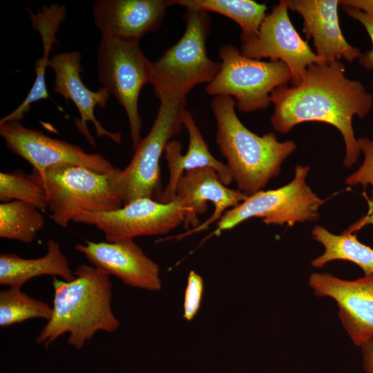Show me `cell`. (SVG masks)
<instances>
[{
    "label": "cell",
    "mask_w": 373,
    "mask_h": 373,
    "mask_svg": "<svg viewBox=\"0 0 373 373\" xmlns=\"http://www.w3.org/2000/svg\"><path fill=\"white\" fill-rule=\"evenodd\" d=\"M357 142L364 160L358 169L346 178L345 183L349 186L370 184L373 188V139L363 137L357 139Z\"/></svg>",
    "instance_id": "27"
},
{
    "label": "cell",
    "mask_w": 373,
    "mask_h": 373,
    "mask_svg": "<svg viewBox=\"0 0 373 373\" xmlns=\"http://www.w3.org/2000/svg\"><path fill=\"white\" fill-rule=\"evenodd\" d=\"M360 347L364 373H373V338L364 343Z\"/></svg>",
    "instance_id": "31"
},
{
    "label": "cell",
    "mask_w": 373,
    "mask_h": 373,
    "mask_svg": "<svg viewBox=\"0 0 373 373\" xmlns=\"http://www.w3.org/2000/svg\"><path fill=\"white\" fill-rule=\"evenodd\" d=\"M364 197L367 200L368 204V211L367 213L362 217L359 220L352 224L346 231L350 233H354L359 231L363 227L368 224H373V188L370 196L365 193Z\"/></svg>",
    "instance_id": "30"
},
{
    "label": "cell",
    "mask_w": 373,
    "mask_h": 373,
    "mask_svg": "<svg viewBox=\"0 0 373 373\" xmlns=\"http://www.w3.org/2000/svg\"><path fill=\"white\" fill-rule=\"evenodd\" d=\"M346 13L352 19L359 21L365 28L372 42V50L362 54L358 62L367 70H373V16L352 8L344 7Z\"/></svg>",
    "instance_id": "29"
},
{
    "label": "cell",
    "mask_w": 373,
    "mask_h": 373,
    "mask_svg": "<svg viewBox=\"0 0 373 373\" xmlns=\"http://www.w3.org/2000/svg\"><path fill=\"white\" fill-rule=\"evenodd\" d=\"M289 10L303 19V31L307 40L313 39L316 54L323 61H348L359 59L361 50L345 39L339 26L338 0H287Z\"/></svg>",
    "instance_id": "18"
},
{
    "label": "cell",
    "mask_w": 373,
    "mask_h": 373,
    "mask_svg": "<svg viewBox=\"0 0 373 373\" xmlns=\"http://www.w3.org/2000/svg\"><path fill=\"white\" fill-rule=\"evenodd\" d=\"M47 251L38 258L27 259L15 254L0 255V284L9 287H21L30 279L44 276H59L66 281L75 278L69 262L54 239L47 241Z\"/></svg>",
    "instance_id": "21"
},
{
    "label": "cell",
    "mask_w": 373,
    "mask_h": 373,
    "mask_svg": "<svg viewBox=\"0 0 373 373\" xmlns=\"http://www.w3.org/2000/svg\"><path fill=\"white\" fill-rule=\"evenodd\" d=\"M173 3L186 9L216 12L232 19L241 28L242 43L258 34L267 10L265 3L251 0H173Z\"/></svg>",
    "instance_id": "23"
},
{
    "label": "cell",
    "mask_w": 373,
    "mask_h": 373,
    "mask_svg": "<svg viewBox=\"0 0 373 373\" xmlns=\"http://www.w3.org/2000/svg\"><path fill=\"white\" fill-rule=\"evenodd\" d=\"M32 27L36 30L41 39L43 55L35 62V79L22 103L12 112L2 117L0 123L8 122H21L30 110L33 103L49 97L46 85V69L49 66V55L53 46L59 45L56 38L61 23L66 17L65 6L58 3H51L37 8L34 12L31 9H26Z\"/></svg>",
    "instance_id": "20"
},
{
    "label": "cell",
    "mask_w": 373,
    "mask_h": 373,
    "mask_svg": "<svg viewBox=\"0 0 373 373\" xmlns=\"http://www.w3.org/2000/svg\"><path fill=\"white\" fill-rule=\"evenodd\" d=\"M82 59L81 53L76 50L60 52L50 58L49 66L55 73L53 91L75 104L80 117L75 119V125L89 144L95 145L87 126L88 122L93 124L99 137H108L119 144L121 134L104 128L94 115L97 106L99 108L106 106L111 94L103 86L93 91L84 84L80 75L83 71Z\"/></svg>",
    "instance_id": "15"
},
{
    "label": "cell",
    "mask_w": 373,
    "mask_h": 373,
    "mask_svg": "<svg viewBox=\"0 0 373 373\" xmlns=\"http://www.w3.org/2000/svg\"><path fill=\"white\" fill-rule=\"evenodd\" d=\"M75 249L92 265L115 276L128 286L149 291H158L162 287L158 265L133 240H84V243H77Z\"/></svg>",
    "instance_id": "16"
},
{
    "label": "cell",
    "mask_w": 373,
    "mask_h": 373,
    "mask_svg": "<svg viewBox=\"0 0 373 373\" xmlns=\"http://www.w3.org/2000/svg\"><path fill=\"white\" fill-rule=\"evenodd\" d=\"M308 283L316 296L336 301L342 325L355 345L373 338V274L350 280L314 272Z\"/></svg>",
    "instance_id": "14"
},
{
    "label": "cell",
    "mask_w": 373,
    "mask_h": 373,
    "mask_svg": "<svg viewBox=\"0 0 373 373\" xmlns=\"http://www.w3.org/2000/svg\"><path fill=\"white\" fill-rule=\"evenodd\" d=\"M312 234L324 247L323 254L312 260V267L321 268L333 260H347L358 265L364 275L373 274V249L361 243L352 233L345 230L336 235L317 225Z\"/></svg>",
    "instance_id": "22"
},
{
    "label": "cell",
    "mask_w": 373,
    "mask_h": 373,
    "mask_svg": "<svg viewBox=\"0 0 373 373\" xmlns=\"http://www.w3.org/2000/svg\"><path fill=\"white\" fill-rule=\"evenodd\" d=\"M149 134L141 140L129 164L122 170L118 189L125 205L139 198L158 201L162 193L160 160L171 139L181 130L186 98H162Z\"/></svg>",
    "instance_id": "8"
},
{
    "label": "cell",
    "mask_w": 373,
    "mask_h": 373,
    "mask_svg": "<svg viewBox=\"0 0 373 373\" xmlns=\"http://www.w3.org/2000/svg\"><path fill=\"white\" fill-rule=\"evenodd\" d=\"M309 171L307 166L297 165L294 178L287 184L268 191H259L247 196L238 206L224 212L217 224L216 233L229 230L253 217L262 218L266 224L314 221L325 200L319 198L306 184Z\"/></svg>",
    "instance_id": "9"
},
{
    "label": "cell",
    "mask_w": 373,
    "mask_h": 373,
    "mask_svg": "<svg viewBox=\"0 0 373 373\" xmlns=\"http://www.w3.org/2000/svg\"><path fill=\"white\" fill-rule=\"evenodd\" d=\"M184 19L186 28L180 39L151 61L150 84L159 99L186 98L195 86L211 82L221 68V63L212 61L207 53L208 12L186 9Z\"/></svg>",
    "instance_id": "4"
},
{
    "label": "cell",
    "mask_w": 373,
    "mask_h": 373,
    "mask_svg": "<svg viewBox=\"0 0 373 373\" xmlns=\"http://www.w3.org/2000/svg\"><path fill=\"white\" fill-rule=\"evenodd\" d=\"M339 3L344 7L352 8L373 16V0H342Z\"/></svg>",
    "instance_id": "32"
},
{
    "label": "cell",
    "mask_w": 373,
    "mask_h": 373,
    "mask_svg": "<svg viewBox=\"0 0 373 373\" xmlns=\"http://www.w3.org/2000/svg\"><path fill=\"white\" fill-rule=\"evenodd\" d=\"M12 200L27 202L45 212L48 207V193L39 172L27 174L20 169L0 173V201Z\"/></svg>",
    "instance_id": "25"
},
{
    "label": "cell",
    "mask_w": 373,
    "mask_h": 373,
    "mask_svg": "<svg viewBox=\"0 0 373 373\" xmlns=\"http://www.w3.org/2000/svg\"><path fill=\"white\" fill-rule=\"evenodd\" d=\"M211 106L216 120V143L233 180L239 191L252 195L280 173L296 145L290 140L279 142L271 132L262 136L251 132L238 117L231 97L216 96Z\"/></svg>",
    "instance_id": "3"
},
{
    "label": "cell",
    "mask_w": 373,
    "mask_h": 373,
    "mask_svg": "<svg viewBox=\"0 0 373 373\" xmlns=\"http://www.w3.org/2000/svg\"><path fill=\"white\" fill-rule=\"evenodd\" d=\"M247 197L239 190L228 188L212 168L185 172L178 181L175 196L186 211L184 228H193L184 234L207 229L227 209L238 206Z\"/></svg>",
    "instance_id": "13"
},
{
    "label": "cell",
    "mask_w": 373,
    "mask_h": 373,
    "mask_svg": "<svg viewBox=\"0 0 373 373\" xmlns=\"http://www.w3.org/2000/svg\"><path fill=\"white\" fill-rule=\"evenodd\" d=\"M287 0L280 1L266 15L258 34L242 43V55L280 61L289 69L291 84H300L308 66L323 61L297 32L288 15Z\"/></svg>",
    "instance_id": "11"
},
{
    "label": "cell",
    "mask_w": 373,
    "mask_h": 373,
    "mask_svg": "<svg viewBox=\"0 0 373 373\" xmlns=\"http://www.w3.org/2000/svg\"><path fill=\"white\" fill-rule=\"evenodd\" d=\"M203 289L201 276L194 271H191L187 278L183 304V316L187 321L192 320L196 315L201 304Z\"/></svg>",
    "instance_id": "28"
},
{
    "label": "cell",
    "mask_w": 373,
    "mask_h": 373,
    "mask_svg": "<svg viewBox=\"0 0 373 373\" xmlns=\"http://www.w3.org/2000/svg\"><path fill=\"white\" fill-rule=\"evenodd\" d=\"M221 68L205 88L208 95L235 98L242 113L263 110L270 105V94L291 81L289 68L280 61H262L247 57L233 45L219 50Z\"/></svg>",
    "instance_id": "6"
},
{
    "label": "cell",
    "mask_w": 373,
    "mask_h": 373,
    "mask_svg": "<svg viewBox=\"0 0 373 373\" xmlns=\"http://www.w3.org/2000/svg\"><path fill=\"white\" fill-rule=\"evenodd\" d=\"M186 212L176 199L162 203L144 198L108 212H82L73 222L95 226L106 242H116L166 234L184 222Z\"/></svg>",
    "instance_id": "10"
},
{
    "label": "cell",
    "mask_w": 373,
    "mask_h": 373,
    "mask_svg": "<svg viewBox=\"0 0 373 373\" xmlns=\"http://www.w3.org/2000/svg\"><path fill=\"white\" fill-rule=\"evenodd\" d=\"M121 171L115 167L99 173L73 165L47 169L41 175L51 219L65 228L82 212H108L122 207L117 184Z\"/></svg>",
    "instance_id": "5"
},
{
    "label": "cell",
    "mask_w": 373,
    "mask_h": 373,
    "mask_svg": "<svg viewBox=\"0 0 373 373\" xmlns=\"http://www.w3.org/2000/svg\"><path fill=\"white\" fill-rule=\"evenodd\" d=\"M42 211L25 202L0 204V238L30 243L44 228Z\"/></svg>",
    "instance_id": "24"
},
{
    "label": "cell",
    "mask_w": 373,
    "mask_h": 373,
    "mask_svg": "<svg viewBox=\"0 0 373 373\" xmlns=\"http://www.w3.org/2000/svg\"><path fill=\"white\" fill-rule=\"evenodd\" d=\"M173 0H97L93 8L102 36L138 41L155 31Z\"/></svg>",
    "instance_id": "17"
},
{
    "label": "cell",
    "mask_w": 373,
    "mask_h": 373,
    "mask_svg": "<svg viewBox=\"0 0 373 373\" xmlns=\"http://www.w3.org/2000/svg\"><path fill=\"white\" fill-rule=\"evenodd\" d=\"M0 135L8 149L26 160L41 175L47 169L57 166H79L99 173L115 169L101 154L88 153L77 145L28 128L21 122L0 123Z\"/></svg>",
    "instance_id": "12"
},
{
    "label": "cell",
    "mask_w": 373,
    "mask_h": 373,
    "mask_svg": "<svg viewBox=\"0 0 373 373\" xmlns=\"http://www.w3.org/2000/svg\"><path fill=\"white\" fill-rule=\"evenodd\" d=\"M340 61H322L308 66L299 84H286L270 94L274 111V128L282 133L305 122H322L336 127L343 137L346 153L343 164L350 167L361 151L352 127L356 115L365 117L372 109L373 95L357 80L345 77Z\"/></svg>",
    "instance_id": "1"
},
{
    "label": "cell",
    "mask_w": 373,
    "mask_h": 373,
    "mask_svg": "<svg viewBox=\"0 0 373 373\" xmlns=\"http://www.w3.org/2000/svg\"><path fill=\"white\" fill-rule=\"evenodd\" d=\"M96 61L99 82L127 115L132 149L135 151L142 140L138 99L143 86L151 82V61L144 54L138 41L102 35Z\"/></svg>",
    "instance_id": "7"
},
{
    "label": "cell",
    "mask_w": 373,
    "mask_h": 373,
    "mask_svg": "<svg viewBox=\"0 0 373 373\" xmlns=\"http://www.w3.org/2000/svg\"><path fill=\"white\" fill-rule=\"evenodd\" d=\"M182 124L189 133L188 150L185 155H182V144L177 140H171L165 148L169 179L158 200V202L162 203H169L175 199L177 184L184 171L210 167L216 171L226 186L233 181L227 164L216 159L210 153L191 114L186 109L182 115Z\"/></svg>",
    "instance_id": "19"
},
{
    "label": "cell",
    "mask_w": 373,
    "mask_h": 373,
    "mask_svg": "<svg viewBox=\"0 0 373 373\" xmlns=\"http://www.w3.org/2000/svg\"><path fill=\"white\" fill-rule=\"evenodd\" d=\"M52 312L48 303L30 297L21 288L9 287L0 291V326L2 327L34 318L48 321Z\"/></svg>",
    "instance_id": "26"
},
{
    "label": "cell",
    "mask_w": 373,
    "mask_h": 373,
    "mask_svg": "<svg viewBox=\"0 0 373 373\" xmlns=\"http://www.w3.org/2000/svg\"><path fill=\"white\" fill-rule=\"evenodd\" d=\"M73 274L70 281L53 276L52 315L36 338L45 348L68 333V344L80 350L97 332L113 333L120 325L111 307L110 275L86 264L77 266Z\"/></svg>",
    "instance_id": "2"
}]
</instances>
